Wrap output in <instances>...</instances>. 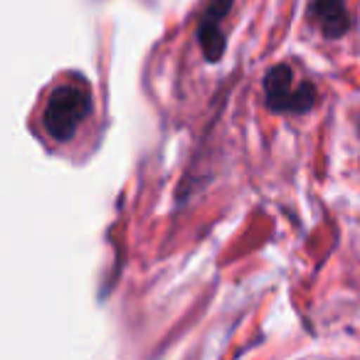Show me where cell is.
Instances as JSON below:
<instances>
[{
    "mask_svg": "<svg viewBox=\"0 0 360 360\" xmlns=\"http://www.w3.org/2000/svg\"><path fill=\"white\" fill-rule=\"evenodd\" d=\"M91 111V91L84 82H67L50 94L45 106V131L55 141H70Z\"/></svg>",
    "mask_w": 360,
    "mask_h": 360,
    "instance_id": "6da1fadb",
    "label": "cell"
},
{
    "mask_svg": "<svg viewBox=\"0 0 360 360\" xmlns=\"http://www.w3.org/2000/svg\"><path fill=\"white\" fill-rule=\"evenodd\" d=\"M264 94L266 104L276 111H309L316 101V89L309 82L296 84L294 72L286 65L269 70L264 77Z\"/></svg>",
    "mask_w": 360,
    "mask_h": 360,
    "instance_id": "7a4b0ae2",
    "label": "cell"
},
{
    "mask_svg": "<svg viewBox=\"0 0 360 360\" xmlns=\"http://www.w3.org/2000/svg\"><path fill=\"white\" fill-rule=\"evenodd\" d=\"M232 8V0H207L202 8L200 25H198V40L205 52L207 62H217L225 52V37H222V20Z\"/></svg>",
    "mask_w": 360,
    "mask_h": 360,
    "instance_id": "3957f363",
    "label": "cell"
},
{
    "mask_svg": "<svg viewBox=\"0 0 360 360\" xmlns=\"http://www.w3.org/2000/svg\"><path fill=\"white\" fill-rule=\"evenodd\" d=\"M311 18L326 37H343L350 27V15L343 0H314Z\"/></svg>",
    "mask_w": 360,
    "mask_h": 360,
    "instance_id": "277c9868",
    "label": "cell"
}]
</instances>
